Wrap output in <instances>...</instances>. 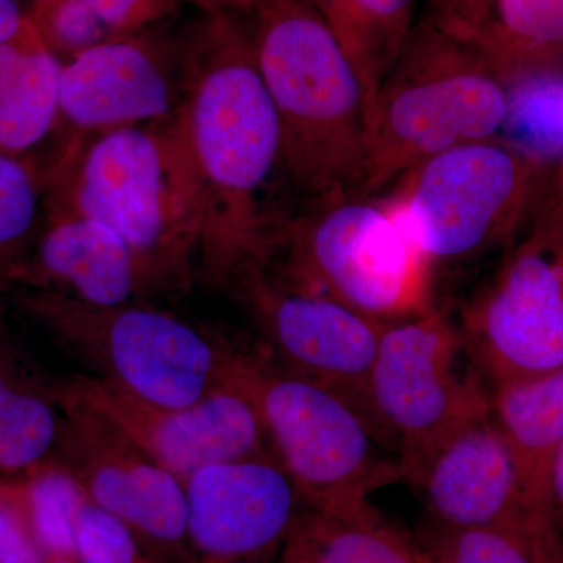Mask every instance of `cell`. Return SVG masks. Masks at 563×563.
Returning <instances> with one entry per match:
<instances>
[{
  "mask_svg": "<svg viewBox=\"0 0 563 563\" xmlns=\"http://www.w3.org/2000/svg\"><path fill=\"white\" fill-rule=\"evenodd\" d=\"M177 120L206 192L202 252L218 276L232 277L261 258L287 214L269 199L285 187L282 132L247 14L203 13L187 44Z\"/></svg>",
  "mask_w": 563,
  "mask_h": 563,
  "instance_id": "cell-1",
  "label": "cell"
},
{
  "mask_svg": "<svg viewBox=\"0 0 563 563\" xmlns=\"http://www.w3.org/2000/svg\"><path fill=\"white\" fill-rule=\"evenodd\" d=\"M247 20L279 118L282 169L295 206L358 196L372 107L335 33L313 0H261Z\"/></svg>",
  "mask_w": 563,
  "mask_h": 563,
  "instance_id": "cell-2",
  "label": "cell"
},
{
  "mask_svg": "<svg viewBox=\"0 0 563 563\" xmlns=\"http://www.w3.org/2000/svg\"><path fill=\"white\" fill-rule=\"evenodd\" d=\"M506 117V80L479 41L428 11L374 99L358 196L380 198L429 158L499 139Z\"/></svg>",
  "mask_w": 563,
  "mask_h": 563,
  "instance_id": "cell-3",
  "label": "cell"
},
{
  "mask_svg": "<svg viewBox=\"0 0 563 563\" xmlns=\"http://www.w3.org/2000/svg\"><path fill=\"white\" fill-rule=\"evenodd\" d=\"M255 263L287 287L333 299L384 324L433 306L431 265L388 196L298 203Z\"/></svg>",
  "mask_w": 563,
  "mask_h": 563,
  "instance_id": "cell-4",
  "label": "cell"
},
{
  "mask_svg": "<svg viewBox=\"0 0 563 563\" xmlns=\"http://www.w3.org/2000/svg\"><path fill=\"white\" fill-rule=\"evenodd\" d=\"M69 213L120 233L147 280L184 268L202 251L206 192L176 117L99 132L74 158Z\"/></svg>",
  "mask_w": 563,
  "mask_h": 563,
  "instance_id": "cell-5",
  "label": "cell"
},
{
  "mask_svg": "<svg viewBox=\"0 0 563 563\" xmlns=\"http://www.w3.org/2000/svg\"><path fill=\"white\" fill-rule=\"evenodd\" d=\"M232 369L257 404L274 457L307 509L361 512L372 507L373 492L402 479L398 455L339 391L261 354L233 351Z\"/></svg>",
  "mask_w": 563,
  "mask_h": 563,
  "instance_id": "cell-6",
  "label": "cell"
},
{
  "mask_svg": "<svg viewBox=\"0 0 563 563\" xmlns=\"http://www.w3.org/2000/svg\"><path fill=\"white\" fill-rule=\"evenodd\" d=\"M461 333L492 387L563 368V165L548 169L498 272L463 309Z\"/></svg>",
  "mask_w": 563,
  "mask_h": 563,
  "instance_id": "cell-7",
  "label": "cell"
},
{
  "mask_svg": "<svg viewBox=\"0 0 563 563\" xmlns=\"http://www.w3.org/2000/svg\"><path fill=\"white\" fill-rule=\"evenodd\" d=\"M547 172L501 139L484 140L429 158L384 196L432 272L459 268L512 246Z\"/></svg>",
  "mask_w": 563,
  "mask_h": 563,
  "instance_id": "cell-8",
  "label": "cell"
},
{
  "mask_svg": "<svg viewBox=\"0 0 563 563\" xmlns=\"http://www.w3.org/2000/svg\"><path fill=\"white\" fill-rule=\"evenodd\" d=\"M463 351L461 329L435 306L384 325L366 410L398 455L402 479L451 432L490 407V391L463 369Z\"/></svg>",
  "mask_w": 563,
  "mask_h": 563,
  "instance_id": "cell-9",
  "label": "cell"
},
{
  "mask_svg": "<svg viewBox=\"0 0 563 563\" xmlns=\"http://www.w3.org/2000/svg\"><path fill=\"white\" fill-rule=\"evenodd\" d=\"M58 331L107 380L140 401L184 407L220 387L232 351L190 322L154 307H96L58 299Z\"/></svg>",
  "mask_w": 563,
  "mask_h": 563,
  "instance_id": "cell-10",
  "label": "cell"
},
{
  "mask_svg": "<svg viewBox=\"0 0 563 563\" xmlns=\"http://www.w3.org/2000/svg\"><path fill=\"white\" fill-rule=\"evenodd\" d=\"M65 468L90 501L124 521L152 551L192 563L187 539V493L179 477L155 462L73 385L60 396Z\"/></svg>",
  "mask_w": 563,
  "mask_h": 563,
  "instance_id": "cell-11",
  "label": "cell"
},
{
  "mask_svg": "<svg viewBox=\"0 0 563 563\" xmlns=\"http://www.w3.org/2000/svg\"><path fill=\"white\" fill-rule=\"evenodd\" d=\"M231 362L232 355L220 387L184 407L152 406L99 377L73 387L185 484L207 466L276 459L261 410Z\"/></svg>",
  "mask_w": 563,
  "mask_h": 563,
  "instance_id": "cell-12",
  "label": "cell"
},
{
  "mask_svg": "<svg viewBox=\"0 0 563 563\" xmlns=\"http://www.w3.org/2000/svg\"><path fill=\"white\" fill-rule=\"evenodd\" d=\"M233 279L240 280L277 365L339 391L368 417L366 385L387 322L287 287L255 263Z\"/></svg>",
  "mask_w": 563,
  "mask_h": 563,
  "instance_id": "cell-13",
  "label": "cell"
},
{
  "mask_svg": "<svg viewBox=\"0 0 563 563\" xmlns=\"http://www.w3.org/2000/svg\"><path fill=\"white\" fill-rule=\"evenodd\" d=\"M185 493L192 563H277L302 509L276 459L207 466Z\"/></svg>",
  "mask_w": 563,
  "mask_h": 563,
  "instance_id": "cell-14",
  "label": "cell"
},
{
  "mask_svg": "<svg viewBox=\"0 0 563 563\" xmlns=\"http://www.w3.org/2000/svg\"><path fill=\"white\" fill-rule=\"evenodd\" d=\"M407 481L437 526L561 533L526 493L490 407L437 444Z\"/></svg>",
  "mask_w": 563,
  "mask_h": 563,
  "instance_id": "cell-15",
  "label": "cell"
},
{
  "mask_svg": "<svg viewBox=\"0 0 563 563\" xmlns=\"http://www.w3.org/2000/svg\"><path fill=\"white\" fill-rule=\"evenodd\" d=\"M180 101L165 63L139 36L91 47L63 65L60 113L84 131L169 121Z\"/></svg>",
  "mask_w": 563,
  "mask_h": 563,
  "instance_id": "cell-16",
  "label": "cell"
},
{
  "mask_svg": "<svg viewBox=\"0 0 563 563\" xmlns=\"http://www.w3.org/2000/svg\"><path fill=\"white\" fill-rule=\"evenodd\" d=\"M41 265L74 292L77 301L96 307L132 302L147 277L120 233L91 218L65 214L44 236Z\"/></svg>",
  "mask_w": 563,
  "mask_h": 563,
  "instance_id": "cell-17",
  "label": "cell"
},
{
  "mask_svg": "<svg viewBox=\"0 0 563 563\" xmlns=\"http://www.w3.org/2000/svg\"><path fill=\"white\" fill-rule=\"evenodd\" d=\"M490 410L526 493L553 520L550 481L563 442V368L536 379L495 385Z\"/></svg>",
  "mask_w": 563,
  "mask_h": 563,
  "instance_id": "cell-18",
  "label": "cell"
},
{
  "mask_svg": "<svg viewBox=\"0 0 563 563\" xmlns=\"http://www.w3.org/2000/svg\"><path fill=\"white\" fill-rule=\"evenodd\" d=\"M62 70L31 22L0 44V152L31 150L47 135L60 111Z\"/></svg>",
  "mask_w": 563,
  "mask_h": 563,
  "instance_id": "cell-19",
  "label": "cell"
},
{
  "mask_svg": "<svg viewBox=\"0 0 563 563\" xmlns=\"http://www.w3.org/2000/svg\"><path fill=\"white\" fill-rule=\"evenodd\" d=\"M277 563H435L426 547L387 523L374 507L322 514L302 506Z\"/></svg>",
  "mask_w": 563,
  "mask_h": 563,
  "instance_id": "cell-20",
  "label": "cell"
},
{
  "mask_svg": "<svg viewBox=\"0 0 563 563\" xmlns=\"http://www.w3.org/2000/svg\"><path fill=\"white\" fill-rule=\"evenodd\" d=\"M335 33L358 77L369 107L412 33L417 0H313ZM372 117V114H369Z\"/></svg>",
  "mask_w": 563,
  "mask_h": 563,
  "instance_id": "cell-21",
  "label": "cell"
},
{
  "mask_svg": "<svg viewBox=\"0 0 563 563\" xmlns=\"http://www.w3.org/2000/svg\"><path fill=\"white\" fill-rule=\"evenodd\" d=\"M507 81L533 73H563V0H493L476 36Z\"/></svg>",
  "mask_w": 563,
  "mask_h": 563,
  "instance_id": "cell-22",
  "label": "cell"
},
{
  "mask_svg": "<svg viewBox=\"0 0 563 563\" xmlns=\"http://www.w3.org/2000/svg\"><path fill=\"white\" fill-rule=\"evenodd\" d=\"M174 0H46L36 27L47 46L70 58L80 52L139 36L177 9Z\"/></svg>",
  "mask_w": 563,
  "mask_h": 563,
  "instance_id": "cell-23",
  "label": "cell"
},
{
  "mask_svg": "<svg viewBox=\"0 0 563 563\" xmlns=\"http://www.w3.org/2000/svg\"><path fill=\"white\" fill-rule=\"evenodd\" d=\"M499 139L543 169L563 165V73L507 81V117Z\"/></svg>",
  "mask_w": 563,
  "mask_h": 563,
  "instance_id": "cell-24",
  "label": "cell"
},
{
  "mask_svg": "<svg viewBox=\"0 0 563 563\" xmlns=\"http://www.w3.org/2000/svg\"><path fill=\"white\" fill-rule=\"evenodd\" d=\"M435 563H563L561 533L514 528H443L428 536Z\"/></svg>",
  "mask_w": 563,
  "mask_h": 563,
  "instance_id": "cell-25",
  "label": "cell"
},
{
  "mask_svg": "<svg viewBox=\"0 0 563 563\" xmlns=\"http://www.w3.org/2000/svg\"><path fill=\"white\" fill-rule=\"evenodd\" d=\"M60 431L46 399L16 387L0 372V472H32L60 439Z\"/></svg>",
  "mask_w": 563,
  "mask_h": 563,
  "instance_id": "cell-26",
  "label": "cell"
},
{
  "mask_svg": "<svg viewBox=\"0 0 563 563\" xmlns=\"http://www.w3.org/2000/svg\"><path fill=\"white\" fill-rule=\"evenodd\" d=\"M25 504L36 539L47 555L76 561V521L87 499L79 481L63 465H38L24 483Z\"/></svg>",
  "mask_w": 563,
  "mask_h": 563,
  "instance_id": "cell-27",
  "label": "cell"
},
{
  "mask_svg": "<svg viewBox=\"0 0 563 563\" xmlns=\"http://www.w3.org/2000/svg\"><path fill=\"white\" fill-rule=\"evenodd\" d=\"M77 563H172L152 551L124 521L85 499L76 521Z\"/></svg>",
  "mask_w": 563,
  "mask_h": 563,
  "instance_id": "cell-28",
  "label": "cell"
},
{
  "mask_svg": "<svg viewBox=\"0 0 563 563\" xmlns=\"http://www.w3.org/2000/svg\"><path fill=\"white\" fill-rule=\"evenodd\" d=\"M33 531L24 484L0 483V563H51Z\"/></svg>",
  "mask_w": 563,
  "mask_h": 563,
  "instance_id": "cell-29",
  "label": "cell"
},
{
  "mask_svg": "<svg viewBox=\"0 0 563 563\" xmlns=\"http://www.w3.org/2000/svg\"><path fill=\"white\" fill-rule=\"evenodd\" d=\"M36 203L31 173L0 152V247L21 239L32 228Z\"/></svg>",
  "mask_w": 563,
  "mask_h": 563,
  "instance_id": "cell-30",
  "label": "cell"
},
{
  "mask_svg": "<svg viewBox=\"0 0 563 563\" xmlns=\"http://www.w3.org/2000/svg\"><path fill=\"white\" fill-rule=\"evenodd\" d=\"M493 0H431L433 16L454 31L476 38L492 16Z\"/></svg>",
  "mask_w": 563,
  "mask_h": 563,
  "instance_id": "cell-31",
  "label": "cell"
},
{
  "mask_svg": "<svg viewBox=\"0 0 563 563\" xmlns=\"http://www.w3.org/2000/svg\"><path fill=\"white\" fill-rule=\"evenodd\" d=\"M551 512L559 532H563V442L555 454L550 481Z\"/></svg>",
  "mask_w": 563,
  "mask_h": 563,
  "instance_id": "cell-32",
  "label": "cell"
},
{
  "mask_svg": "<svg viewBox=\"0 0 563 563\" xmlns=\"http://www.w3.org/2000/svg\"><path fill=\"white\" fill-rule=\"evenodd\" d=\"M24 24L16 0H0V44L14 38Z\"/></svg>",
  "mask_w": 563,
  "mask_h": 563,
  "instance_id": "cell-33",
  "label": "cell"
},
{
  "mask_svg": "<svg viewBox=\"0 0 563 563\" xmlns=\"http://www.w3.org/2000/svg\"><path fill=\"white\" fill-rule=\"evenodd\" d=\"M177 5L188 3L198 7L203 13H218V11H233V13H251L261 0H174Z\"/></svg>",
  "mask_w": 563,
  "mask_h": 563,
  "instance_id": "cell-34",
  "label": "cell"
},
{
  "mask_svg": "<svg viewBox=\"0 0 563 563\" xmlns=\"http://www.w3.org/2000/svg\"><path fill=\"white\" fill-rule=\"evenodd\" d=\"M51 563H77V561H73V559H55Z\"/></svg>",
  "mask_w": 563,
  "mask_h": 563,
  "instance_id": "cell-35",
  "label": "cell"
},
{
  "mask_svg": "<svg viewBox=\"0 0 563 563\" xmlns=\"http://www.w3.org/2000/svg\"><path fill=\"white\" fill-rule=\"evenodd\" d=\"M38 2H46V0H38Z\"/></svg>",
  "mask_w": 563,
  "mask_h": 563,
  "instance_id": "cell-36",
  "label": "cell"
}]
</instances>
